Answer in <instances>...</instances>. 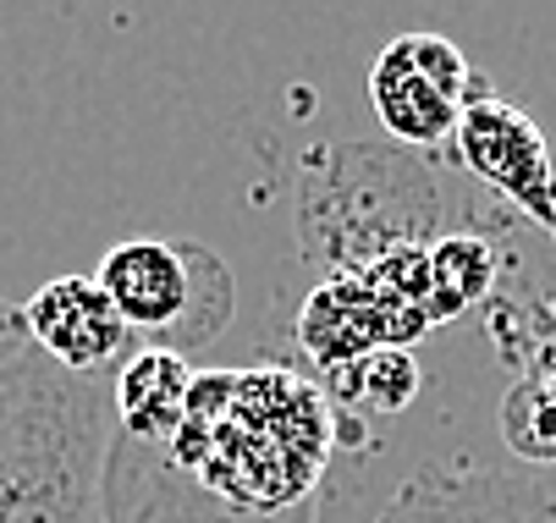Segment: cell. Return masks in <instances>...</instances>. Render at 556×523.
Here are the masks:
<instances>
[{
    "label": "cell",
    "instance_id": "6da1fadb",
    "mask_svg": "<svg viewBox=\"0 0 556 523\" xmlns=\"http://www.w3.org/2000/svg\"><path fill=\"white\" fill-rule=\"evenodd\" d=\"M326 397L292 369H243V375H193L188 419L161 458L166 469L193 474L199 490L265 523L308 496V485L326 474Z\"/></svg>",
    "mask_w": 556,
    "mask_h": 523
},
{
    "label": "cell",
    "instance_id": "7a4b0ae2",
    "mask_svg": "<svg viewBox=\"0 0 556 523\" xmlns=\"http://www.w3.org/2000/svg\"><path fill=\"white\" fill-rule=\"evenodd\" d=\"M446 209L441 171L408 149H320L303 161V248L337 276L419 248Z\"/></svg>",
    "mask_w": 556,
    "mask_h": 523
},
{
    "label": "cell",
    "instance_id": "3957f363",
    "mask_svg": "<svg viewBox=\"0 0 556 523\" xmlns=\"http://www.w3.org/2000/svg\"><path fill=\"white\" fill-rule=\"evenodd\" d=\"M111 309L127 320L132 336L149 347L193 353L204 347L237 304V281L204 243H166V238H132L111 248L94 270Z\"/></svg>",
    "mask_w": 556,
    "mask_h": 523
},
{
    "label": "cell",
    "instance_id": "277c9868",
    "mask_svg": "<svg viewBox=\"0 0 556 523\" xmlns=\"http://www.w3.org/2000/svg\"><path fill=\"white\" fill-rule=\"evenodd\" d=\"M111 441H116V413L100 375L94 381L66 375L7 496H0V523H111L105 507Z\"/></svg>",
    "mask_w": 556,
    "mask_h": 523
},
{
    "label": "cell",
    "instance_id": "5b68a950",
    "mask_svg": "<svg viewBox=\"0 0 556 523\" xmlns=\"http://www.w3.org/2000/svg\"><path fill=\"white\" fill-rule=\"evenodd\" d=\"M485 89L468 55L441 34H396L369 66V105L396 149L452 143L463 105Z\"/></svg>",
    "mask_w": 556,
    "mask_h": 523
},
{
    "label": "cell",
    "instance_id": "8992f818",
    "mask_svg": "<svg viewBox=\"0 0 556 523\" xmlns=\"http://www.w3.org/2000/svg\"><path fill=\"white\" fill-rule=\"evenodd\" d=\"M452 155L480 188H491L507 209H518L529 227L556 238V161H551V143L529 111L491 94V84H485L463 105V122L452 132Z\"/></svg>",
    "mask_w": 556,
    "mask_h": 523
},
{
    "label": "cell",
    "instance_id": "52a82bcc",
    "mask_svg": "<svg viewBox=\"0 0 556 523\" xmlns=\"http://www.w3.org/2000/svg\"><path fill=\"white\" fill-rule=\"evenodd\" d=\"M375 523H556V469H425Z\"/></svg>",
    "mask_w": 556,
    "mask_h": 523
},
{
    "label": "cell",
    "instance_id": "ba28073f",
    "mask_svg": "<svg viewBox=\"0 0 556 523\" xmlns=\"http://www.w3.org/2000/svg\"><path fill=\"white\" fill-rule=\"evenodd\" d=\"M23 326H28V347L45 353L66 375H105L122 363L132 331L127 320L111 309V297L100 292L94 276H55L45 281L28 304H23Z\"/></svg>",
    "mask_w": 556,
    "mask_h": 523
},
{
    "label": "cell",
    "instance_id": "9c48e42d",
    "mask_svg": "<svg viewBox=\"0 0 556 523\" xmlns=\"http://www.w3.org/2000/svg\"><path fill=\"white\" fill-rule=\"evenodd\" d=\"M188 397H193V369L182 353H166V347L127 353L111 381L116 435L132 446H149V452H166L188 419Z\"/></svg>",
    "mask_w": 556,
    "mask_h": 523
},
{
    "label": "cell",
    "instance_id": "30bf717a",
    "mask_svg": "<svg viewBox=\"0 0 556 523\" xmlns=\"http://www.w3.org/2000/svg\"><path fill=\"white\" fill-rule=\"evenodd\" d=\"M61 386H66V369H55L34 347L0 369V496H7V485H12L23 452L34 446L50 403L61 397Z\"/></svg>",
    "mask_w": 556,
    "mask_h": 523
},
{
    "label": "cell",
    "instance_id": "8fae6325",
    "mask_svg": "<svg viewBox=\"0 0 556 523\" xmlns=\"http://www.w3.org/2000/svg\"><path fill=\"white\" fill-rule=\"evenodd\" d=\"M430 254V326L480 304L496 281V254L480 232H446Z\"/></svg>",
    "mask_w": 556,
    "mask_h": 523
},
{
    "label": "cell",
    "instance_id": "7c38bea8",
    "mask_svg": "<svg viewBox=\"0 0 556 523\" xmlns=\"http://www.w3.org/2000/svg\"><path fill=\"white\" fill-rule=\"evenodd\" d=\"M342 375H353V403L358 408H375V413L408 408L414 392H419V363L403 347H380V353L358 358L353 369H342Z\"/></svg>",
    "mask_w": 556,
    "mask_h": 523
},
{
    "label": "cell",
    "instance_id": "4fadbf2b",
    "mask_svg": "<svg viewBox=\"0 0 556 523\" xmlns=\"http://www.w3.org/2000/svg\"><path fill=\"white\" fill-rule=\"evenodd\" d=\"M28 353V326H23V304H7L0 297V369H7L12 358Z\"/></svg>",
    "mask_w": 556,
    "mask_h": 523
}]
</instances>
